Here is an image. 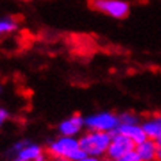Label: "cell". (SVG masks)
I'll use <instances>...</instances> for the list:
<instances>
[{
    "mask_svg": "<svg viewBox=\"0 0 161 161\" xmlns=\"http://www.w3.org/2000/svg\"><path fill=\"white\" fill-rule=\"evenodd\" d=\"M47 154L51 158H67L71 161H79L86 156L79 145L78 136L59 135L51 141L47 146Z\"/></svg>",
    "mask_w": 161,
    "mask_h": 161,
    "instance_id": "cell-1",
    "label": "cell"
},
{
    "mask_svg": "<svg viewBox=\"0 0 161 161\" xmlns=\"http://www.w3.org/2000/svg\"><path fill=\"white\" fill-rule=\"evenodd\" d=\"M111 138H112V132L86 130L85 132H82L79 135L78 139L82 150L87 156H94L101 158V157L107 156Z\"/></svg>",
    "mask_w": 161,
    "mask_h": 161,
    "instance_id": "cell-2",
    "label": "cell"
},
{
    "mask_svg": "<svg viewBox=\"0 0 161 161\" xmlns=\"http://www.w3.org/2000/svg\"><path fill=\"white\" fill-rule=\"evenodd\" d=\"M119 126H120L119 115L114 114V112H109V111L92 114L85 118V127L87 130L115 132V131H118Z\"/></svg>",
    "mask_w": 161,
    "mask_h": 161,
    "instance_id": "cell-3",
    "label": "cell"
},
{
    "mask_svg": "<svg viewBox=\"0 0 161 161\" xmlns=\"http://www.w3.org/2000/svg\"><path fill=\"white\" fill-rule=\"evenodd\" d=\"M90 4L97 13L114 19H124L131 8L127 0H92Z\"/></svg>",
    "mask_w": 161,
    "mask_h": 161,
    "instance_id": "cell-4",
    "label": "cell"
},
{
    "mask_svg": "<svg viewBox=\"0 0 161 161\" xmlns=\"http://www.w3.org/2000/svg\"><path fill=\"white\" fill-rule=\"evenodd\" d=\"M134 149H135V143L130 138H127L122 132L115 131L112 132V138H111L109 146H108L107 156L114 160H118L119 157H122L130 150H134Z\"/></svg>",
    "mask_w": 161,
    "mask_h": 161,
    "instance_id": "cell-5",
    "label": "cell"
},
{
    "mask_svg": "<svg viewBox=\"0 0 161 161\" xmlns=\"http://www.w3.org/2000/svg\"><path fill=\"white\" fill-rule=\"evenodd\" d=\"M83 127H85V118L79 114H74L62 120L58 126V130L60 135L79 136L83 132Z\"/></svg>",
    "mask_w": 161,
    "mask_h": 161,
    "instance_id": "cell-6",
    "label": "cell"
},
{
    "mask_svg": "<svg viewBox=\"0 0 161 161\" xmlns=\"http://www.w3.org/2000/svg\"><path fill=\"white\" fill-rule=\"evenodd\" d=\"M141 124H142L147 138L156 141L157 143H161V114L149 116Z\"/></svg>",
    "mask_w": 161,
    "mask_h": 161,
    "instance_id": "cell-7",
    "label": "cell"
},
{
    "mask_svg": "<svg viewBox=\"0 0 161 161\" xmlns=\"http://www.w3.org/2000/svg\"><path fill=\"white\" fill-rule=\"evenodd\" d=\"M157 147H158V143L150 138H146L141 143L135 145V152L138 154L139 161H156Z\"/></svg>",
    "mask_w": 161,
    "mask_h": 161,
    "instance_id": "cell-8",
    "label": "cell"
},
{
    "mask_svg": "<svg viewBox=\"0 0 161 161\" xmlns=\"http://www.w3.org/2000/svg\"><path fill=\"white\" fill-rule=\"evenodd\" d=\"M119 132H122L123 135H126L127 138H130L135 145L141 143L142 141H145L147 138L146 132H145L143 127L141 123L136 124H120L118 128Z\"/></svg>",
    "mask_w": 161,
    "mask_h": 161,
    "instance_id": "cell-9",
    "label": "cell"
},
{
    "mask_svg": "<svg viewBox=\"0 0 161 161\" xmlns=\"http://www.w3.org/2000/svg\"><path fill=\"white\" fill-rule=\"evenodd\" d=\"M42 154H45V152H44V149L40 146V145L27 142L25 146H23L21 150L17 153V157L18 158H22V160L36 161L37 158H40Z\"/></svg>",
    "mask_w": 161,
    "mask_h": 161,
    "instance_id": "cell-10",
    "label": "cell"
},
{
    "mask_svg": "<svg viewBox=\"0 0 161 161\" xmlns=\"http://www.w3.org/2000/svg\"><path fill=\"white\" fill-rule=\"evenodd\" d=\"M17 29H18V22L15 18L13 17L0 18V37L14 33Z\"/></svg>",
    "mask_w": 161,
    "mask_h": 161,
    "instance_id": "cell-11",
    "label": "cell"
},
{
    "mask_svg": "<svg viewBox=\"0 0 161 161\" xmlns=\"http://www.w3.org/2000/svg\"><path fill=\"white\" fill-rule=\"evenodd\" d=\"M119 120H120V124H136V123H141L139 116L135 115L134 112H131V111H127V112L120 114L119 115Z\"/></svg>",
    "mask_w": 161,
    "mask_h": 161,
    "instance_id": "cell-12",
    "label": "cell"
},
{
    "mask_svg": "<svg viewBox=\"0 0 161 161\" xmlns=\"http://www.w3.org/2000/svg\"><path fill=\"white\" fill-rule=\"evenodd\" d=\"M115 161H139V158H138V154H136V152L134 149V150L127 152L126 154H123L122 157H119V158Z\"/></svg>",
    "mask_w": 161,
    "mask_h": 161,
    "instance_id": "cell-13",
    "label": "cell"
},
{
    "mask_svg": "<svg viewBox=\"0 0 161 161\" xmlns=\"http://www.w3.org/2000/svg\"><path fill=\"white\" fill-rule=\"evenodd\" d=\"M10 119V112L6 108H0V127L4 126V123Z\"/></svg>",
    "mask_w": 161,
    "mask_h": 161,
    "instance_id": "cell-14",
    "label": "cell"
},
{
    "mask_svg": "<svg viewBox=\"0 0 161 161\" xmlns=\"http://www.w3.org/2000/svg\"><path fill=\"white\" fill-rule=\"evenodd\" d=\"M27 143V141H18V142H15L14 145H13V147H11V150H13L15 154H17V153L21 150V149L25 146V145Z\"/></svg>",
    "mask_w": 161,
    "mask_h": 161,
    "instance_id": "cell-15",
    "label": "cell"
},
{
    "mask_svg": "<svg viewBox=\"0 0 161 161\" xmlns=\"http://www.w3.org/2000/svg\"><path fill=\"white\" fill-rule=\"evenodd\" d=\"M79 161H100V158L98 157H94V156H87L86 154L82 160H79Z\"/></svg>",
    "mask_w": 161,
    "mask_h": 161,
    "instance_id": "cell-16",
    "label": "cell"
},
{
    "mask_svg": "<svg viewBox=\"0 0 161 161\" xmlns=\"http://www.w3.org/2000/svg\"><path fill=\"white\" fill-rule=\"evenodd\" d=\"M156 161H161V143H158V147H157V156H156Z\"/></svg>",
    "mask_w": 161,
    "mask_h": 161,
    "instance_id": "cell-17",
    "label": "cell"
},
{
    "mask_svg": "<svg viewBox=\"0 0 161 161\" xmlns=\"http://www.w3.org/2000/svg\"><path fill=\"white\" fill-rule=\"evenodd\" d=\"M100 161H115L114 158H111V157H108V156H104L100 158Z\"/></svg>",
    "mask_w": 161,
    "mask_h": 161,
    "instance_id": "cell-18",
    "label": "cell"
},
{
    "mask_svg": "<svg viewBox=\"0 0 161 161\" xmlns=\"http://www.w3.org/2000/svg\"><path fill=\"white\" fill-rule=\"evenodd\" d=\"M52 161H71V160H67V158H52Z\"/></svg>",
    "mask_w": 161,
    "mask_h": 161,
    "instance_id": "cell-19",
    "label": "cell"
},
{
    "mask_svg": "<svg viewBox=\"0 0 161 161\" xmlns=\"http://www.w3.org/2000/svg\"><path fill=\"white\" fill-rule=\"evenodd\" d=\"M14 161H29V160H22V158H18V157H17Z\"/></svg>",
    "mask_w": 161,
    "mask_h": 161,
    "instance_id": "cell-20",
    "label": "cell"
}]
</instances>
